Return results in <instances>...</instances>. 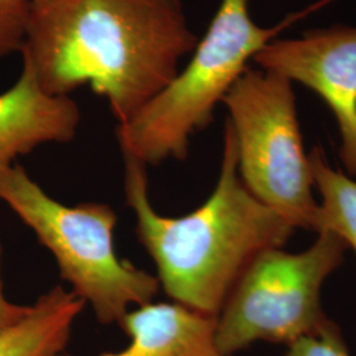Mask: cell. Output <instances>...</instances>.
I'll list each match as a JSON object with an SVG mask.
<instances>
[{"label": "cell", "instance_id": "obj_1", "mask_svg": "<svg viewBox=\"0 0 356 356\" xmlns=\"http://www.w3.org/2000/svg\"><path fill=\"white\" fill-rule=\"evenodd\" d=\"M197 44L179 0H51L31 4L22 56L47 92L89 83L120 124L177 76Z\"/></svg>", "mask_w": 356, "mask_h": 356}, {"label": "cell", "instance_id": "obj_2", "mask_svg": "<svg viewBox=\"0 0 356 356\" xmlns=\"http://www.w3.org/2000/svg\"><path fill=\"white\" fill-rule=\"evenodd\" d=\"M124 165L127 204L160 286L175 302L204 316L218 317L248 266L264 251L282 248L294 231L244 185L229 123L216 188L186 216H160L149 201L145 165L131 157H124Z\"/></svg>", "mask_w": 356, "mask_h": 356}, {"label": "cell", "instance_id": "obj_3", "mask_svg": "<svg viewBox=\"0 0 356 356\" xmlns=\"http://www.w3.org/2000/svg\"><path fill=\"white\" fill-rule=\"evenodd\" d=\"M0 202L35 232L72 292L89 302L101 323H119L131 307L152 302L159 279L116 254L118 218L111 206L61 204L19 164L0 169Z\"/></svg>", "mask_w": 356, "mask_h": 356}, {"label": "cell", "instance_id": "obj_4", "mask_svg": "<svg viewBox=\"0 0 356 356\" xmlns=\"http://www.w3.org/2000/svg\"><path fill=\"white\" fill-rule=\"evenodd\" d=\"M277 32L254 23L248 0H222L188 66L118 126L123 157L145 166L186 159L191 135L209 126L216 104L248 69L247 63Z\"/></svg>", "mask_w": 356, "mask_h": 356}, {"label": "cell", "instance_id": "obj_5", "mask_svg": "<svg viewBox=\"0 0 356 356\" xmlns=\"http://www.w3.org/2000/svg\"><path fill=\"white\" fill-rule=\"evenodd\" d=\"M317 234L305 251L272 248L244 270L216 317L219 356H234L256 342L291 346L330 326L321 289L342 266L347 245L330 231Z\"/></svg>", "mask_w": 356, "mask_h": 356}, {"label": "cell", "instance_id": "obj_6", "mask_svg": "<svg viewBox=\"0 0 356 356\" xmlns=\"http://www.w3.org/2000/svg\"><path fill=\"white\" fill-rule=\"evenodd\" d=\"M223 103L247 189L294 229L316 231L318 204L292 82L261 69H247Z\"/></svg>", "mask_w": 356, "mask_h": 356}, {"label": "cell", "instance_id": "obj_7", "mask_svg": "<svg viewBox=\"0 0 356 356\" xmlns=\"http://www.w3.org/2000/svg\"><path fill=\"white\" fill-rule=\"evenodd\" d=\"M261 70L314 91L327 104L341 134V159L356 176V28L314 29L270 41L254 58Z\"/></svg>", "mask_w": 356, "mask_h": 356}, {"label": "cell", "instance_id": "obj_8", "mask_svg": "<svg viewBox=\"0 0 356 356\" xmlns=\"http://www.w3.org/2000/svg\"><path fill=\"white\" fill-rule=\"evenodd\" d=\"M81 113L69 95L42 89L29 61L13 88L0 94V169L45 143L73 140Z\"/></svg>", "mask_w": 356, "mask_h": 356}, {"label": "cell", "instance_id": "obj_9", "mask_svg": "<svg viewBox=\"0 0 356 356\" xmlns=\"http://www.w3.org/2000/svg\"><path fill=\"white\" fill-rule=\"evenodd\" d=\"M119 325L131 338L128 347L99 356H219L216 317L177 302L138 306ZM56 356L74 355L61 353Z\"/></svg>", "mask_w": 356, "mask_h": 356}, {"label": "cell", "instance_id": "obj_10", "mask_svg": "<svg viewBox=\"0 0 356 356\" xmlns=\"http://www.w3.org/2000/svg\"><path fill=\"white\" fill-rule=\"evenodd\" d=\"M85 305L86 302L76 293L54 286L38 297L24 318L0 332V356L61 354Z\"/></svg>", "mask_w": 356, "mask_h": 356}, {"label": "cell", "instance_id": "obj_11", "mask_svg": "<svg viewBox=\"0 0 356 356\" xmlns=\"http://www.w3.org/2000/svg\"><path fill=\"white\" fill-rule=\"evenodd\" d=\"M309 159L314 188L321 195L316 232L330 231L356 254V179L335 170L319 148Z\"/></svg>", "mask_w": 356, "mask_h": 356}, {"label": "cell", "instance_id": "obj_12", "mask_svg": "<svg viewBox=\"0 0 356 356\" xmlns=\"http://www.w3.org/2000/svg\"><path fill=\"white\" fill-rule=\"evenodd\" d=\"M31 15L28 0H0V56L23 51Z\"/></svg>", "mask_w": 356, "mask_h": 356}, {"label": "cell", "instance_id": "obj_13", "mask_svg": "<svg viewBox=\"0 0 356 356\" xmlns=\"http://www.w3.org/2000/svg\"><path fill=\"white\" fill-rule=\"evenodd\" d=\"M285 356H350L342 331L331 323L318 335L305 337L288 346Z\"/></svg>", "mask_w": 356, "mask_h": 356}, {"label": "cell", "instance_id": "obj_14", "mask_svg": "<svg viewBox=\"0 0 356 356\" xmlns=\"http://www.w3.org/2000/svg\"><path fill=\"white\" fill-rule=\"evenodd\" d=\"M1 261H3V245L0 242V332H3L13 325H16L19 321L26 317L31 312L32 305H17L11 302L6 293H4V282L1 275Z\"/></svg>", "mask_w": 356, "mask_h": 356}, {"label": "cell", "instance_id": "obj_15", "mask_svg": "<svg viewBox=\"0 0 356 356\" xmlns=\"http://www.w3.org/2000/svg\"><path fill=\"white\" fill-rule=\"evenodd\" d=\"M31 4H44V3H48L51 0H28Z\"/></svg>", "mask_w": 356, "mask_h": 356}]
</instances>
